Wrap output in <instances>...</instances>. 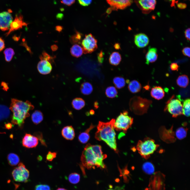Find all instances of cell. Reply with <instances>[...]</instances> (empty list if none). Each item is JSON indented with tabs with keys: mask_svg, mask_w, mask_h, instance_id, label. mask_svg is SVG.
<instances>
[{
	"mask_svg": "<svg viewBox=\"0 0 190 190\" xmlns=\"http://www.w3.org/2000/svg\"><path fill=\"white\" fill-rule=\"evenodd\" d=\"M79 3L83 6H87L90 4L92 0H78Z\"/></svg>",
	"mask_w": 190,
	"mask_h": 190,
	"instance_id": "60d3db41",
	"label": "cell"
},
{
	"mask_svg": "<svg viewBox=\"0 0 190 190\" xmlns=\"http://www.w3.org/2000/svg\"><path fill=\"white\" fill-rule=\"evenodd\" d=\"M5 126L6 128L7 129H11L12 127L11 124L10 123H8Z\"/></svg>",
	"mask_w": 190,
	"mask_h": 190,
	"instance_id": "f5cc1de1",
	"label": "cell"
},
{
	"mask_svg": "<svg viewBox=\"0 0 190 190\" xmlns=\"http://www.w3.org/2000/svg\"><path fill=\"white\" fill-rule=\"evenodd\" d=\"M114 47L115 49H119L120 48V44L118 43H116L114 45Z\"/></svg>",
	"mask_w": 190,
	"mask_h": 190,
	"instance_id": "816d5d0a",
	"label": "cell"
},
{
	"mask_svg": "<svg viewBox=\"0 0 190 190\" xmlns=\"http://www.w3.org/2000/svg\"><path fill=\"white\" fill-rule=\"evenodd\" d=\"M34 108V106L28 101L24 102L16 99H12L10 108L13 113L12 124L18 125L20 127L21 126L25 118L30 115L29 111Z\"/></svg>",
	"mask_w": 190,
	"mask_h": 190,
	"instance_id": "3957f363",
	"label": "cell"
},
{
	"mask_svg": "<svg viewBox=\"0 0 190 190\" xmlns=\"http://www.w3.org/2000/svg\"><path fill=\"white\" fill-rule=\"evenodd\" d=\"M190 99L188 98L183 102L182 105V114L187 117L190 116Z\"/></svg>",
	"mask_w": 190,
	"mask_h": 190,
	"instance_id": "4dcf8cb0",
	"label": "cell"
},
{
	"mask_svg": "<svg viewBox=\"0 0 190 190\" xmlns=\"http://www.w3.org/2000/svg\"><path fill=\"white\" fill-rule=\"evenodd\" d=\"M9 11L0 13V29L3 31L9 30L13 18Z\"/></svg>",
	"mask_w": 190,
	"mask_h": 190,
	"instance_id": "8fae6325",
	"label": "cell"
},
{
	"mask_svg": "<svg viewBox=\"0 0 190 190\" xmlns=\"http://www.w3.org/2000/svg\"><path fill=\"white\" fill-rule=\"evenodd\" d=\"M82 36V34L76 31L75 34L70 38V41L73 44L80 43Z\"/></svg>",
	"mask_w": 190,
	"mask_h": 190,
	"instance_id": "d590c367",
	"label": "cell"
},
{
	"mask_svg": "<svg viewBox=\"0 0 190 190\" xmlns=\"http://www.w3.org/2000/svg\"><path fill=\"white\" fill-rule=\"evenodd\" d=\"M31 119L33 122L37 125L41 122L43 119V116L42 112L39 110L35 111L31 116Z\"/></svg>",
	"mask_w": 190,
	"mask_h": 190,
	"instance_id": "484cf974",
	"label": "cell"
},
{
	"mask_svg": "<svg viewBox=\"0 0 190 190\" xmlns=\"http://www.w3.org/2000/svg\"><path fill=\"white\" fill-rule=\"evenodd\" d=\"M142 168L144 171L147 174H152L154 172V166L150 162H147L144 163Z\"/></svg>",
	"mask_w": 190,
	"mask_h": 190,
	"instance_id": "d6a6232c",
	"label": "cell"
},
{
	"mask_svg": "<svg viewBox=\"0 0 190 190\" xmlns=\"http://www.w3.org/2000/svg\"><path fill=\"white\" fill-rule=\"evenodd\" d=\"M98 60L99 62L102 63L103 60V53L102 51H101L98 55Z\"/></svg>",
	"mask_w": 190,
	"mask_h": 190,
	"instance_id": "f6af8a7d",
	"label": "cell"
},
{
	"mask_svg": "<svg viewBox=\"0 0 190 190\" xmlns=\"http://www.w3.org/2000/svg\"><path fill=\"white\" fill-rule=\"evenodd\" d=\"M128 88L129 91L131 93H136L140 91L141 86L138 81L134 80L129 83Z\"/></svg>",
	"mask_w": 190,
	"mask_h": 190,
	"instance_id": "ffe728a7",
	"label": "cell"
},
{
	"mask_svg": "<svg viewBox=\"0 0 190 190\" xmlns=\"http://www.w3.org/2000/svg\"><path fill=\"white\" fill-rule=\"evenodd\" d=\"M183 54L185 56L189 57L190 56V48L189 47H186L182 50Z\"/></svg>",
	"mask_w": 190,
	"mask_h": 190,
	"instance_id": "b9f144b4",
	"label": "cell"
},
{
	"mask_svg": "<svg viewBox=\"0 0 190 190\" xmlns=\"http://www.w3.org/2000/svg\"><path fill=\"white\" fill-rule=\"evenodd\" d=\"M115 121V119H112L107 122L99 121L95 137L97 140L104 141L111 148L116 151V134L114 130Z\"/></svg>",
	"mask_w": 190,
	"mask_h": 190,
	"instance_id": "7a4b0ae2",
	"label": "cell"
},
{
	"mask_svg": "<svg viewBox=\"0 0 190 190\" xmlns=\"http://www.w3.org/2000/svg\"><path fill=\"white\" fill-rule=\"evenodd\" d=\"M57 153L55 152H51L50 151L48 152L46 155V159L47 160L49 161H52L56 156Z\"/></svg>",
	"mask_w": 190,
	"mask_h": 190,
	"instance_id": "74e56055",
	"label": "cell"
},
{
	"mask_svg": "<svg viewBox=\"0 0 190 190\" xmlns=\"http://www.w3.org/2000/svg\"><path fill=\"white\" fill-rule=\"evenodd\" d=\"M40 60H45L49 62H50V60L53 59L52 57H51L48 54L44 51L42 52V55L40 56Z\"/></svg>",
	"mask_w": 190,
	"mask_h": 190,
	"instance_id": "f35d334b",
	"label": "cell"
},
{
	"mask_svg": "<svg viewBox=\"0 0 190 190\" xmlns=\"http://www.w3.org/2000/svg\"><path fill=\"white\" fill-rule=\"evenodd\" d=\"M56 30L58 32H60L63 29V27L60 26H57L56 27Z\"/></svg>",
	"mask_w": 190,
	"mask_h": 190,
	"instance_id": "681fc988",
	"label": "cell"
},
{
	"mask_svg": "<svg viewBox=\"0 0 190 190\" xmlns=\"http://www.w3.org/2000/svg\"><path fill=\"white\" fill-rule=\"evenodd\" d=\"M36 137L37 138L38 140H39L40 141L42 144L44 146H46V144L43 138L42 133L40 132H38L36 133Z\"/></svg>",
	"mask_w": 190,
	"mask_h": 190,
	"instance_id": "ab89813d",
	"label": "cell"
},
{
	"mask_svg": "<svg viewBox=\"0 0 190 190\" xmlns=\"http://www.w3.org/2000/svg\"><path fill=\"white\" fill-rule=\"evenodd\" d=\"M133 119L128 115V112L124 111L115 120L114 128L117 131H126L130 127L133 123Z\"/></svg>",
	"mask_w": 190,
	"mask_h": 190,
	"instance_id": "5b68a950",
	"label": "cell"
},
{
	"mask_svg": "<svg viewBox=\"0 0 190 190\" xmlns=\"http://www.w3.org/2000/svg\"><path fill=\"white\" fill-rule=\"evenodd\" d=\"M177 85L179 87L184 88L188 84L189 80L188 76L186 75H182L179 76L176 80Z\"/></svg>",
	"mask_w": 190,
	"mask_h": 190,
	"instance_id": "cb8c5ba5",
	"label": "cell"
},
{
	"mask_svg": "<svg viewBox=\"0 0 190 190\" xmlns=\"http://www.w3.org/2000/svg\"><path fill=\"white\" fill-rule=\"evenodd\" d=\"M159 146L155 144L154 140L147 138L143 140H140L138 142L136 149L140 155L144 158L147 159L156 150Z\"/></svg>",
	"mask_w": 190,
	"mask_h": 190,
	"instance_id": "277c9868",
	"label": "cell"
},
{
	"mask_svg": "<svg viewBox=\"0 0 190 190\" xmlns=\"http://www.w3.org/2000/svg\"><path fill=\"white\" fill-rule=\"evenodd\" d=\"M95 126L91 124L89 128L79 135L78 137L79 141L82 144L86 143L90 138L89 132Z\"/></svg>",
	"mask_w": 190,
	"mask_h": 190,
	"instance_id": "d6986e66",
	"label": "cell"
},
{
	"mask_svg": "<svg viewBox=\"0 0 190 190\" xmlns=\"http://www.w3.org/2000/svg\"><path fill=\"white\" fill-rule=\"evenodd\" d=\"M56 190H67V189L63 188H58Z\"/></svg>",
	"mask_w": 190,
	"mask_h": 190,
	"instance_id": "9f6ffc18",
	"label": "cell"
},
{
	"mask_svg": "<svg viewBox=\"0 0 190 190\" xmlns=\"http://www.w3.org/2000/svg\"><path fill=\"white\" fill-rule=\"evenodd\" d=\"M80 90L83 94L88 95L91 94L93 91V86L89 82H84L80 86Z\"/></svg>",
	"mask_w": 190,
	"mask_h": 190,
	"instance_id": "7402d4cb",
	"label": "cell"
},
{
	"mask_svg": "<svg viewBox=\"0 0 190 190\" xmlns=\"http://www.w3.org/2000/svg\"><path fill=\"white\" fill-rule=\"evenodd\" d=\"M28 24L23 21L22 15L16 16L11 23L8 31L5 34L6 36H8L12 32L22 28L23 26H27Z\"/></svg>",
	"mask_w": 190,
	"mask_h": 190,
	"instance_id": "7c38bea8",
	"label": "cell"
},
{
	"mask_svg": "<svg viewBox=\"0 0 190 190\" xmlns=\"http://www.w3.org/2000/svg\"><path fill=\"white\" fill-rule=\"evenodd\" d=\"M190 29L189 28H188L186 29L184 31V35L185 37L187 40L190 41Z\"/></svg>",
	"mask_w": 190,
	"mask_h": 190,
	"instance_id": "bcb514c9",
	"label": "cell"
},
{
	"mask_svg": "<svg viewBox=\"0 0 190 190\" xmlns=\"http://www.w3.org/2000/svg\"><path fill=\"white\" fill-rule=\"evenodd\" d=\"M34 190H51L50 187L48 185L39 184L36 185Z\"/></svg>",
	"mask_w": 190,
	"mask_h": 190,
	"instance_id": "8d00e7d4",
	"label": "cell"
},
{
	"mask_svg": "<svg viewBox=\"0 0 190 190\" xmlns=\"http://www.w3.org/2000/svg\"><path fill=\"white\" fill-rule=\"evenodd\" d=\"M179 67L177 64L175 63H171L170 65V68L173 71H178Z\"/></svg>",
	"mask_w": 190,
	"mask_h": 190,
	"instance_id": "ee69618b",
	"label": "cell"
},
{
	"mask_svg": "<svg viewBox=\"0 0 190 190\" xmlns=\"http://www.w3.org/2000/svg\"><path fill=\"white\" fill-rule=\"evenodd\" d=\"M80 175L76 173L70 174L68 177L69 182L73 184L78 183L80 181Z\"/></svg>",
	"mask_w": 190,
	"mask_h": 190,
	"instance_id": "e575fe53",
	"label": "cell"
},
{
	"mask_svg": "<svg viewBox=\"0 0 190 190\" xmlns=\"http://www.w3.org/2000/svg\"><path fill=\"white\" fill-rule=\"evenodd\" d=\"M5 47L4 40L0 37V52L2 51Z\"/></svg>",
	"mask_w": 190,
	"mask_h": 190,
	"instance_id": "7dc6e473",
	"label": "cell"
},
{
	"mask_svg": "<svg viewBox=\"0 0 190 190\" xmlns=\"http://www.w3.org/2000/svg\"><path fill=\"white\" fill-rule=\"evenodd\" d=\"M75 0H61V2L62 3L69 6L74 3Z\"/></svg>",
	"mask_w": 190,
	"mask_h": 190,
	"instance_id": "7bdbcfd3",
	"label": "cell"
},
{
	"mask_svg": "<svg viewBox=\"0 0 190 190\" xmlns=\"http://www.w3.org/2000/svg\"><path fill=\"white\" fill-rule=\"evenodd\" d=\"M72 105L75 109L79 110L83 108L85 104L84 101L80 98H76L74 99L72 102Z\"/></svg>",
	"mask_w": 190,
	"mask_h": 190,
	"instance_id": "d4e9b609",
	"label": "cell"
},
{
	"mask_svg": "<svg viewBox=\"0 0 190 190\" xmlns=\"http://www.w3.org/2000/svg\"><path fill=\"white\" fill-rule=\"evenodd\" d=\"M70 52L73 56L77 58L80 56L83 53L82 47L77 44H75L72 47Z\"/></svg>",
	"mask_w": 190,
	"mask_h": 190,
	"instance_id": "603a6c76",
	"label": "cell"
},
{
	"mask_svg": "<svg viewBox=\"0 0 190 190\" xmlns=\"http://www.w3.org/2000/svg\"><path fill=\"white\" fill-rule=\"evenodd\" d=\"M108 190H120L119 189V188H118V187L117 188H115V189H110Z\"/></svg>",
	"mask_w": 190,
	"mask_h": 190,
	"instance_id": "11a10c76",
	"label": "cell"
},
{
	"mask_svg": "<svg viewBox=\"0 0 190 190\" xmlns=\"http://www.w3.org/2000/svg\"><path fill=\"white\" fill-rule=\"evenodd\" d=\"M188 129L183 127L178 129L175 132V135L179 139H182L186 137Z\"/></svg>",
	"mask_w": 190,
	"mask_h": 190,
	"instance_id": "1f68e13d",
	"label": "cell"
},
{
	"mask_svg": "<svg viewBox=\"0 0 190 190\" xmlns=\"http://www.w3.org/2000/svg\"><path fill=\"white\" fill-rule=\"evenodd\" d=\"M4 55L5 59L6 61L9 62L12 59L15 52L13 49L11 48H8L4 50Z\"/></svg>",
	"mask_w": 190,
	"mask_h": 190,
	"instance_id": "836d02e7",
	"label": "cell"
},
{
	"mask_svg": "<svg viewBox=\"0 0 190 190\" xmlns=\"http://www.w3.org/2000/svg\"><path fill=\"white\" fill-rule=\"evenodd\" d=\"M10 114V110L7 107L0 104V121L8 118Z\"/></svg>",
	"mask_w": 190,
	"mask_h": 190,
	"instance_id": "4316f807",
	"label": "cell"
},
{
	"mask_svg": "<svg viewBox=\"0 0 190 190\" xmlns=\"http://www.w3.org/2000/svg\"><path fill=\"white\" fill-rule=\"evenodd\" d=\"M122 59L121 54L118 52L115 51L110 55L109 59V62L110 64L117 66L120 63Z\"/></svg>",
	"mask_w": 190,
	"mask_h": 190,
	"instance_id": "44dd1931",
	"label": "cell"
},
{
	"mask_svg": "<svg viewBox=\"0 0 190 190\" xmlns=\"http://www.w3.org/2000/svg\"><path fill=\"white\" fill-rule=\"evenodd\" d=\"M37 70L40 73L46 75L50 73L52 69L50 62L46 60L41 59L37 65Z\"/></svg>",
	"mask_w": 190,
	"mask_h": 190,
	"instance_id": "5bb4252c",
	"label": "cell"
},
{
	"mask_svg": "<svg viewBox=\"0 0 190 190\" xmlns=\"http://www.w3.org/2000/svg\"><path fill=\"white\" fill-rule=\"evenodd\" d=\"M150 94L152 97L159 100L162 99L164 97L165 92L161 87L156 86L152 88Z\"/></svg>",
	"mask_w": 190,
	"mask_h": 190,
	"instance_id": "ac0fdd59",
	"label": "cell"
},
{
	"mask_svg": "<svg viewBox=\"0 0 190 190\" xmlns=\"http://www.w3.org/2000/svg\"><path fill=\"white\" fill-rule=\"evenodd\" d=\"M105 94L107 97L113 98L117 96L118 92L115 87L113 86H110L106 89Z\"/></svg>",
	"mask_w": 190,
	"mask_h": 190,
	"instance_id": "f546056e",
	"label": "cell"
},
{
	"mask_svg": "<svg viewBox=\"0 0 190 190\" xmlns=\"http://www.w3.org/2000/svg\"><path fill=\"white\" fill-rule=\"evenodd\" d=\"M107 157L106 155L103 154L100 145L88 144L82 152L80 160L82 165L88 169L95 167L104 169L105 165L103 161Z\"/></svg>",
	"mask_w": 190,
	"mask_h": 190,
	"instance_id": "6da1fadb",
	"label": "cell"
},
{
	"mask_svg": "<svg viewBox=\"0 0 190 190\" xmlns=\"http://www.w3.org/2000/svg\"><path fill=\"white\" fill-rule=\"evenodd\" d=\"M173 95L167 102L164 110L167 111L174 117L182 114V104L179 99L174 98Z\"/></svg>",
	"mask_w": 190,
	"mask_h": 190,
	"instance_id": "8992f818",
	"label": "cell"
},
{
	"mask_svg": "<svg viewBox=\"0 0 190 190\" xmlns=\"http://www.w3.org/2000/svg\"><path fill=\"white\" fill-rule=\"evenodd\" d=\"M94 106L95 107L97 108L98 107V103L97 102H95L94 103Z\"/></svg>",
	"mask_w": 190,
	"mask_h": 190,
	"instance_id": "db71d44e",
	"label": "cell"
},
{
	"mask_svg": "<svg viewBox=\"0 0 190 190\" xmlns=\"http://www.w3.org/2000/svg\"><path fill=\"white\" fill-rule=\"evenodd\" d=\"M134 41L135 44L138 47L143 48L148 45L149 39L146 35L140 33L135 35Z\"/></svg>",
	"mask_w": 190,
	"mask_h": 190,
	"instance_id": "9a60e30c",
	"label": "cell"
},
{
	"mask_svg": "<svg viewBox=\"0 0 190 190\" xmlns=\"http://www.w3.org/2000/svg\"><path fill=\"white\" fill-rule=\"evenodd\" d=\"M63 17V15L62 13H58L56 16L57 18L59 20L62 19Z\"/></svg>",
	"mask_w": 190,
	"mask_h": 190,
	"instance_id": "c3c4849f",
	"label": "cell"
},
{
	"mask_svg": "<svg viewBox=\"0 0 190 190\" xmlns=\"http://www.w3.org/2000/svg\"><path fill=\"white\" fill-rule=\"evenodd\" d=\"M158 56L157 50L156 48H149L145 56L146 63L149 64L155 62L157 60Z\"/></svg>",
	"mask_w": 190,
	"mask_h": 190,
	"instance_id": "e0dca14e",
	"label": "cell"
},
{
	"mask_svg": "<svg viewBox=\"0 0 190 190\" xmlns=\"http://www.w3.org/2000/svg\"><path fill=\"white\" fill-rule=\"evenodd\" d=\"M14 180L19 182H26L27 181L29 176V171L22 163H20L12 172Z\"/></svg>",
	"mask_w": 190,
	"mask_h": 190,
	"instance_id": "ba28073f",
	"label": "cell"
},
{
	"mask_svg": "<svg viewBox=\"0 0 190 190\" xmlns=\"http://www.w3.org/2000/svg\"><path fill=\"white\" fill-rule=\"evenodd\" d=\"M51 48L53 51H55L56 50L58 49V46H57L55 45H52L51 46Z\"/></svg>",
	"mask_w": 190,
	"mask_h": 190,
	"instance_id": "f907efd6",
	"label": "cell"
},
{
	"mask_svg": "<svg viewBox=\"0 0 190 190\" xmlns=\"http://www.w3.org/2000/svg\"><path fill=\"white\" fill-rule=\"evenodd\" d=\"M113 82L116 87L119 89L124 87L126 84L125 79L121 77H115L113 79Z\"/></svg>",
	"mask_w": 190,
	"mask_h": 190,
	"instance_id": "f1b7e54d",
	"label": "cell"
},
{
	"mask_svg": "<svg viewBox=\"0 0 190 190\" xmlns=\"http://www.w3.org/2000/svg\"><path fill=\"white\" fill-rule=\"evenodd\" d=\"M7 159L9 164L12 166H15L20 161L18 156L14 153H10L8 155Z\"/></svg>",
	"mask_w": 190,
	"mask_h": 190,
	"instance_id": "83f0119b",
	"label": "cell"
},
{
	"mask_svg": "<svg viewBox=\"0 0 190 190\" xmlns=\"http://www.w3.org/2000/svg\"><path fill=\"white\" fill-rule=\"evenodd\" d=\"M97 41L91 34L85 35L81 42V45L84 53H91L97 48Z\"/></svg>",
	"mask_w": 190,
	"mask_h": 190,
	"instance_id": "52a82bcc",
	"label": "cell"
},
{
	"mask_svg": "<svg viewBox=\"0 0 190 190\" xmlns=\"http://www.w3.org/2000/svg\"><path fill=\"white\" fill-rule=\"evenodd\" d=\"M61 135L64 138L68 140H72L75 136L74 129L71 126H65L61 130Z\"/></svg>",
	"mask_w": 190,
	"mask_h": 190,
	"instance_id": "2e32d148",
	"label": "cell"
},
{
	"mask_svg": "<svg viewBox=\"0 0 190 190\" xmlns=\"http://www.w3.org/2000/svg\"><path fill=\"white\" fill-rule=\"evenodd\" d=\"M110 7L107 11L110 14L112 11L123 10L130 6L133 2L132 0H106Z\"/></svg>",
	"mask_w": 190,
	"mask_h": 190,
	"instance_id": "9c48e42d",
	"label": "cell"
},
{
	"mask_svg": "<svg viewBox=\"0 0 190 190\" xmlns=\"http://www.w3.org/2000/svg\"><path fill=\"white\" fill-rule=\"evenodd\" d=\"M137 6L144 14H148L154 10L156 0H134Z\"/></svg>",
	"mask_w": 190,
	"mask_h": 190,
	"instance_id": "30bf717a",
	"label": "cell"
},
{
	"mask_svg": "<svg viewBox=\"0 0 190 190\" xmlns=\"http://www.w3.org/2000/svg\"><path fill=\"white\" fill-rule=\"evenodd\" d=\"M37 138L30 134H26L22 140L23 146L27 148H32L36 147L38 143Z\"/></svg>",
	"mask_w": 190,
	"mask_h": 190,
	"instance_id": "4fadbf2b",
	"label": "cell"
},
{
	"mask_svg": "<svg viewBox=\"0 0 190 190\" xmlns=\"http://www.w3.org/2000/svg\"><path fill=\"white\" fill-rule=\"evenodd\" d=\"M91 114H93L94 113V112L93 110H91L90 111Z\"/></svg>",
	"mask_w": 190,
	"mask_h": 190,
	"instance_id": "6f0895ef",
	"label": "cell"
}]
</instances>
